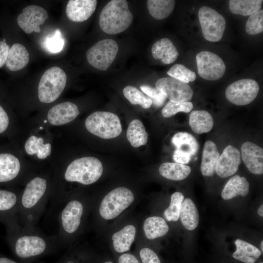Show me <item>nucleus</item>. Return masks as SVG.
<instances>
[{
  "instance_id": "f257e3e1",
  "label": "nucleus",
  "mask_w": 263,
  "mask_h": 263,
  "mask_svg": "<svg viewBox=\"0 0 263 263\" xmlns=\"http://www.w3.org/2000/svg\"><path fill=\"white\" fill-rule=\"evenodd\" d=\"M48 182L41 176L31 179L20 195L18 221L23 227L32 228L39 219L47 203Z\"/></svg>"
},
{
  "instance_id": "f03ea898",
  "label": "nucleus",
  "mask_w": 263,
  "mask_h": 263,
  "mask_svg": "<svg viewBox=\"0 0 263 263\" xmlns=\"http://www.w3.org/2000/svg\"><path fill=\"white\" fill-rule=\"evenodd\" d=\"M5 225L7 241L16 255L21 259L41 255L49 249L53 242L58 241L38 232L34 228L23 227L18 222Z\"/></svg>"
},
{
  "instance_id": "7ed1b4c3",
  "label": "nucleus",
  "mask_w": 263,
  "mask_h": 263,
  "mask_svg": "<svg viewBox=\"0 0 263 263\" xmlns=\"http://www.w3.org/2000/svg\"><path fill=\"white\" fill-rule=\"evenodd\" d=\"M133 16L125 0H112L102 9L99 23L105 33L114 35L126 30L131 24Z\"/></svg>"
},
{
  "instance_id": "20e7f679",
  "label": "nucleus",
  "mask_w": 263,
  "mask_h": 263,
  "mask_svg": "<svg viewBox=\"0 0 263 263\" xmlns=\"http://www.w3.org/2000/svg\"><path fill=\"white\" fill-rule=\"evenodd\" d=\"M103 166L97 158L86 156L77 158L69 164L63 178L68 182L89 185L96 182L103 173Z\"/></svg>"
},
{
  "instance_id": "39448f33",
  "label": "nucleus",
  "mask_w": 263,
  "mask_h": 263,
  "mask_svg": "<svg viewBox=\"0 0 263 263\" xmlns=\"http://www.w3.org/2000/svg\"><path fill=\"white\" fill-rule=\"evenodd\" d=\"M85 126L89 132L103 139H112L122 132L117 115L108 112H95L86 119Z\"/></svg>"
},
{
  "instance_id": "423d86ee",
  "label": "nucleus",
  "mask_w": 263,
  "mask_h": 263,
  "mask_svg": "<svg viewBox=\"0 0 263 263\" xmlns=\"http://www.w3.org/2000/svg\"><path fill=\"white\" fill-rule=\"evenodd\" d=\"M66 82V73L61 68L54 66L47 69L42 75L38 85L39 101L51 103L56 100L63 91Z\"/></svg>"
},
{
  "instance_id": "0eeeda50",
  "label": "nucleus",
  "mask_w": 263,
  "mask_h": 263,
  "mask_svg": "<svg viewBox=\"0 0 263 263\" xmlns=\"http://www.w3.org/2000/svg\"><path fill=\"white\" fill-rule=\"evenodd\" d=\"M83 212L82 202L77 200L67 202L62 209H60L57 216L58 242H63L67 235L76 232L80 225Z\"/></svg>"
},
{
  "instance_id": "6e6552de",
  "label": "nucleus",
  "mask_w": 263,
  "mask_h": 263,
  "mask_svg": "<svg viewBox=\"0 0 263 263\" xmlns=\"http://www.w3.org/2000/svg\"><path fill=\"white\" fill-rule=\"evenodd\" d=\"M134 199V195L129 189L117 188L103 199L99 207L100 215L106 220L114 219L129 207Z\"/></svg>"
},
{
  "instance_id": "1a4fd4ad",
  "label": "nucleus",
  "mask_w": 263,
  "mask_h": 263,
  "mask_svg": "<svg viewBox=\"0 0 263 263\" xmlns=\"http://www.w3.org/2000/svg\"><path fill=\"white\" fill-rule=\"evenodd\" d=\"M198 17L204 38L210 42L220 40L226 26L224 17L215 10L203 6L199 9Z\"/></svg>"
},
{
  "instance_id": "9d476101",
  "label": "nucleus",
  "mask_w": 263,
  "mask_h": 263,
  "mask_svg": "<svg viewBox=\"0 0 263 263\" xmlns=\"http://www.w3.org/2000/svg\"><path fill=\"white\" fill-rule=\"evenodd\" d=\"M118 51V46L113 39H104L98 41L86 53L89 63L94 68L106 71L113 63Z\"/></svg>"
},
{
  "instance_id": "9b49d317",
  "label": "nucleus",
  "mask_w": 263,
  "mask_h": 263,
  "mask_svg": "<svg viewBox=\"0 0 263 263\" xmlns=\"http://www.w3.org/2000/svg\"><path fill=\"white\" fill-rule=\"evenodd\" d=\"M259 91L258 83L250 78L242 79L230 84L225 90L226 99L233 104L243 106L250 104Z\"/></svg>"
},
{
  "instance_id": "f8f14e48",
  "label": "nucleus",
  "mask_w": 263,
  "mask_h": 263,
  "mask_svg": "<svg viewBox=\"0 0 263 263\" xmlns=\"http://www.w3.org/2000/svg\"><path fill=\"white\" fill-rule=\"evenodd\" d=\"M198 74L207 80H216L221 78L225 71V65L223 59L217 55L203 51L196 56Z\"/></svg>"
},
{
  "instance_id": "ddd939ff",
  "label": "nucleus",
  "mask_w": 263,
  "mask_h": 263,
  "mask_svg": "<svg viewBox=\"0 0 263 263\" xmlns=\"http://www.w3.org/2000/svg\"><path fill=\"white\" fill-rule=\"evenodd\" d=\"M155 86L169 101L173 102H188L191 99L193 94L188 84L170 76L158 79Z\"/></svg>"
},
{
  "instance_id": "4468645a",
  "label": "nucleus",
  "mask_w": 263,
  "mask_h": 263,
  "mask_svg": "<svg viewBox=\"0 0 263 263\" xmlns=\"http://www.w3.org/2000/svg\"><path fill=\"white\" fill-rule=\"evenodd\" d=\"M49 15L43 8L36 5L25 7L17 18L19 27L27 34L40 32V25L43 24Z\"/></svg>"
},
{
  "instance_id": "2eb2a0df",
  "label": "nucleus",
  "mask_w": 263,
  "mask_h": 263,
  "mask_svg": "<svg viewBox=\"0 0 263 263\" xmlns=\"http://www.w3.org/2000/svg\"><path fill=\"white\" fill-rule=\"evenodd\" d=\"M241 154L238 149L231 145L227 146L217 161L215 172L221 178L235 174L241 163Z\"/></svg>"
},
{
  "instance_id": "dca6fc26",
  "label": "nucleus",
  "mask_w": 263,
  "mask_h": 263,
  "mask_svg": "<svg viewBox=\"0 0 263 263\" xmlns=\"http://www.w3.org/2000/svg\"><path fill=\"white\" fill-rule=\"evenodd\" d=\"M20 195L15 191L0 188V222L5 225L18 222Z\"/></svg>"
},
{
  "instance_id": "f3484780",
  "label": "nucleus",
  "mask_w": 263,
  "mask_h": 263,
  "mask_svg": "<svg viewBox=\"0 0 263 263\" xmlns=\"http://www.w3.org/2000/svg\"><path fill=\"white\" fill-rule=\"evenodd\" d=\"M79 114L77 106L74 103L67 101L53 106L48 111L47 118L52 125L61 126L72 122Z\"/></svg>"
},
{
  "instance_id": "a211bd4d",
  "label": "nucleus",
  "mask_w": 263,
  "mask_h": 263,
  "mask_svg": "<svg viewBox=\"0 0 263 263\" xmlns=\"http://www.w3.org/2000/svg\"><path fill=\"white\" fill-rule=\"evenodd\" d=\"M242 159L248 170L252 173H263V150L256 144L246 142L241 147Z\"/></svg>"
},
{
  "instance_id": "6ab92c4d",
  "label": "nucleus",
  "mask_w": 263,
  "mask_h": 263,
  "mask_svg": "<svg viewBox=\"0 0 263 263\" xmlns=\"http://www.w3.org/2000/svg\"><path fill=\"white\" fill-rule=\"evenodd\" d=\"M21 171L19 158L12 152L0 151V184L10 183L16 180Z\"/></svg>"
},
{
  "instance_id": "aec40b11",
  "label": "nucleus",
  "mask_w": 263,
  "mask_h": 263,
  "mask_svg": "<svg viewBox=\"0 0 263 263\" xmlns=\"http://www.w3.org/2000/svg\"><path fill=\"white\" fill-rule=\"evenodd\" d=\"M97 5L95 0H70L66 8L68 18L74 22H83L94 12Z\"/></svg>"
},
{
  "instance_id": "412c9836",
  "label": "nucleus",
  "mask_w": 263,
  "mask_h": 263,
  "mask_svg": "<svg viewBox=\"0 0 263 263\" xmlns=\"http://www.w3.org/2000/svg\"><path fill=\"white\" fill-rule=\"evenodd\" d=\"M151 54L154 58L161 59L164 64H169L176 60L179 53L172 41L164 38L158 40L153 44Z\"/></svg>"
},
{
  "instance_id": "4be33fe9",
  "label": "nucleus",
  "mask_w": 263,
  "mask_h": 263,
  "mask_svg": "<svg viewBox=\"0 0 263 263\" xmlns=\"http://www.w3.org/2000/svg\"><path fill=\"white\" fill-rule=\"evenodd\" d=\"M219 156L216 144L210 140L206 141L204 146L200 168L203 175L211 176L214 174Z\"/></svg>"
},
{
  "instance_id": "5701e85b",
  "label": "nucleus",
  "mask_w": 263,
  "mask_h": 263,
  "mask_svg": "<svg viewBox=\"0 0 263 263\" xmlns=\"http://www.w3.org/2000/svg\"><path fill=\"white\" fill-rule=\"evenodd\" d=\"M29 61V54L26 48L21 44L15 43L9 49L5 64L9 70L15 72L25 68Z\"/></svg>"
},
{
  "instance_id": "b1692460",
  "label": "nucleus",
  "mask_w": 263,
  "mask_h": 263,
  "mask_svg": "<svg viewBox=\"0 0 263 263\" xmlns=\"http://www.w3.org/2000/svg\"><path fill=\"white\" fill-rule=\"evenodd\" d=\"M249 190V183L244 177L236 175L231 177L225 185L221 193L224 200H229L241 195L245 196Z\"/></svg>"
},
{
  "instance_id": "393cba45",
  "label": "nucleus",
  "mask_w": 263,
  "mask_h": 263,
  "mask_svg": "<svg viewBox=\"0 0 263 263\" xmlns=\"http://www.w3.org/2000/svg\"><path fill=\"white\" fill-rule=\"evenodd\" d=\"M189 125L197 134L209 132L212 129L214 121L211 115L204 110L192 111L189 117Z\"/></svg>"
},
{
  "instance_id": "a878e982",
  "label": "nucleus",
  "mask_w": 263,
  "mask_h": 263,
  "mask_svg": "<svg viewBox=\"0 0 263 263\" xmlns=\"http://www.w3.org/2000/svg\"><path fill=\"white\" fill-rule=\"evenodd\" d=\"M136 228L132 225H127L112 236L113 246L118 253H123L130 250L134 241Z\"/></svg>"
},
{
  "instance_id": "bb28decb",
  "label": "nucleus",
  "mask_w": 263,
  "mask_h": 263,
  "mask_svg": "<svg viewBox=\"0 0 263 263\" xmlns=\"http://www.w3.org/2000/svg\"><path fill=\"white\" fill-rule=\"evenodd\" d=\"M236 250L233 257L245 263H254L262 254L261 251L255 245L241 239L235 242Z\"/></svg>"
},
{
  "instance_id": "cd10ccee",
  "label": "nucleus",
  "mask_w": 263,
  "mask_h": 263,
  "mask_svg": "<svg viewBox=\"0 0 263 263\" xmlns=\"http://www.w3.org/2000/svg\"><path fill=\"white\" fill-rule=\"evenodd\" d=\"M179 217L183 225L187 229L193 230L198 226L199 221L198 211L190 198L184 200Z\"/></svg>"
},
{
  "instance_id": "c85d7f7f",
  "label": "nucleus",
  "mask_w": 263,
  "mask_h": 263,
  "mask_svg": "<svg viewBox=\"0 0 263 263\" xmlns=\"http://www.w3.org/2000/svg\"><path fill=\"white\" fill-rule=\"evenodd\" d=\"M191 171L189 166L176 162L164 163L159 169V173L163 177L173 181L185 179L189 175Z\"/></svg>"
},
{
  "instance_id": "c756f323",
  "label": "nucleus",
  "mask_w": 263,
  "mask_h": 263,
  "mask_svg": "<svg viewBox=\"0 0 263 263\" xmlns=\"http://www.w3.org/2000/svg\"><path fill=\"white\" fill-rule=\"evenodd\" d=\"M143 229L146 237L152 240L165 235L168 232L169 227L163 218L152 216L145 220Z\"/></svg>"
},
{
  "instance_id": "7c9ffc66",
  "label": "nucleus",
  "mask_w": 263,
  "mask_h": 263,
  "mask_svg": "<svg viewBox=\"0 0 263 263\" xmlns=\"http://www.w3.org/2000/svg\"><path fill=\"white\" fill-rule=\"evenodd\" d=\"M25 152L29 155H36L39 159H44L50 155L52 152V146L48 143H44L42 137L31 135L24 144Z\"/></svg>"
},
{
  "instance_id": "2f4dec72",
  "label": "nucleus",
  "mask_w": 263,
  "mask_h": 263,
  "mask_svg": "<svg viewBox=\"0 0 263 263\" xmlns=\"http://www.w3.org/2000/svg\"><path fill=\"white\" fill-rule=\"evenodd\" d=\"M171 142L176 150L188 153L191 156L197 152L199 145L196 139L187 132H178L171 138Z\"/></svg>"
},
{
  "instance_id": "473e14b6",
  "label": "nucleus",
  "mask_w": 263,
  "mask_h": 263,
  "mask_svg": "<svg viewBox=\"0 0 263 263\" xmlns=\"http://www.w3.org/2000/svg\"><path fill=\"white\" fill-rule=\"evenodd\" d=\"M127 137L131 145L135 148L147 143L148 134L140 120L134 119L131 122L127 129Z\"/></svg>"
},
{
  "instance_id": "72a5a7b5",
  "label": "nucleus",
  "mask_w": 263,
  "mask_h": 263,
  "mask_svg": "<svg viewBox=\"0 0 263 263\" xmlns=\"http://www.w3.org/2000/svg\"><path fill=\"white\" fill-rule=\"evenodd\" d=\"M263 2L262 0H230L229 9L235 15L250 16L261 10Z\"/></svg>"
},
{
  "instance_id": "f704fd0d",
  "label": "nucleus",
  "mask_w": 263,
  "mask_h": 263,
  "mask_svg": "<svg viewBox=\"0 0 263 263\" xmlns=\"http://www.w3.org/2000/svg\"><path fill=\"white\" fill-rule=\"evenodd\" d=\"M175 3L173 0H148L147 4L148 11L153 18L163 19L172 13Z\"/></svg>"
},
{
  "instance_id": "c9c22d12",
  "label": "nucleus",
  "mask_w": 263,
  "mask_h": 263,
  "mask_svg": "<svg viewBox=\"0 0 263 263\" xmlns=\"http://www.w3.org/2000/svg\"><path fill=\"white\" fill-rule=\"evenodd\" d=\"M125 97L133 105H140L144 109L150 108L152 101L150 97L146 95L137 88L128 85L123 90Z\"/></svg>"
},
{
  "instance_id": "e433bc0d",
  "label": "nucleus",
  "mask_w": 263,
  "mask_h": 263,
  "mask_svg": "<svg viewBox=\"0 0 263 263\" xmlns=\"http://www.w3.org/2000/svg\"><path fill=\"white\" fill-rule=\"evenodd\" d=\"M65 40L59 29L47 35L43 41L42 46L46 51L50 54H56L63 49Z\"/></svg>"
},
{
  "instance_id": "4c0bfd02",
  "label": "nucleus",
  "mask_w": 263,
  "mask_h": 263,
  "mask_svg": "<svg viewBox=\"0 0 263 263\" xmlns=\"http://www.w3.org/2000/svg\"><path fill=\"white\" fill-rule=\"evenodd\" d=\"M184 200V196L180 192L172 194L170 205L164 212V216L167 221L175 222L179 219Z\"/></svg>"
},
{
  "instance_id": "58836bf2",
  "label": "nucleus",
  "mask_w": 263,
  "mask_h": 263,
  "mask_svg": "<svg viewBox=\"0 0 263 263\" xmlns=\"http://www.w3.org/2000/svg\"><path fill=\"white\" fill-rule=\"evenodd\" d=\"M167 74L174 79L188 83L196 79L195 73L181 64L173 65L167 72Z\"/></svg>"
},
{
  "instance_id": "ea45409f",
  "label": "nucleus",
  "mask_w": 263,
  "mask_h": 263,
  "mask_svg": "<svg viewBox=\"0 0 263 263\" xmlns=\"http://www.w3.org/2000/svg\"><path fill=\"white\" fill-rule=\"evenodd\" d=\"M193 106L191 102H173L169 101L163 108L162 113L163 117L169 118L178 112L188 113L193 109Z\"/></svg>"
},
{
  "instance_id": "a19ab883",
  "label": "nucleus",
  "mask_w": 263,
  "mask_h": 263,
  "mask_svg": "<svg viewBox=\"0 0 263 263\" xmlns=\"http://www.w3.org/2000/svg\"><path fill=\"white\" fill-rule=\"evenodd\" d=\"M245 31L249 35H256L263 31V10L249 16L245 24Z\"/></svg>"
},
{
  "instance_id": "79ce46f5",
  "label": "nucleus",
  "mask_w": 263,
  "mask_h": 263,
  "mask_svg": "<svg viewBox=\"0 0 263 263\" xmlns=\"http://www.w3.org/2000/svg\"><path fill=\"white\" fill-rule=\"evenodd\" d=\"M140 88L150 98L152 104L155 106L160 107L164 104L167 97L161 91L148 85H142Z\"/></svg>"
},
{
  "instance_id": "37998d69",
  "label": "nucleus",
  "mask_w": 263,
  "mask_h": 263,
  "mask_svg": "<svg viewBox=\"0 0 263 263\" xmlns=\"http://www.w3.org/2000/svg\"><path fill=\"white\" fill-rule=\"evenodd\" d=\"M11 119L7 111L0 104V135L7 134L11 128Z\"/></svg>"
},
{
  "instance_id": "c03bdc74",
  "label": "nucleus",
  "mask_w": 263,
  "mask_h": 263,
  "mask_svg": "<svg viewBox=\"0 0 263 263\" xmlns=\"http://www.w3.org/2000/svg\"><path fill=\"white\" fill-rule=\"evenodd\" d=\"M142 263H161L157 254L152 249L144 247L139 252Z\"/></svg>"
},
{
  "instance_id": "a18cd8bd",
  "label": "nucleus",
  "mask_w": 263,
  "mask_h": 263,
  "mask_svg": "<svg viewBox=\"0 0 263 263\" xmlns=\"http://www.w3.org/2000/svg\"><path fill=\"white\" fill-rule=\"evenodd\" d=\"M9 49V46L6 43L5 38L0 41V68L6 63Z\"/></svg>"
},
{
  "instance_id": "49530a36",
  "label": "nucleus",
  "mask_w": 263,
  "mask_h": 263,
  "mask_svg": "<svg viewBox=\"0 0 263 263\" xmlns=\"http://www.w3.org/2000/svg\"><path fill=\"white\" fill-rule=\"evenodd\" d=\"M191 157L188 153L177 150H175L173 155V160L176 163L185 165L189 162Z\"/></svg>"
},
{
  "instance_id": "de8ad7c7",
  "label": "nucleus",
  "mask_w": 263,
  "mask_h": 263,
  "mask_svg": "<svg viewBox=\"0 0 263 263\" xmlns=\"http://www.w3.org/2000/svg\"><path fill=\"white\" fill-rule=\"evenodd\" d=\"M118 263H140L137 258L130 253H125L119 256Z\"/></svg>"
},
{
  "instance_id": "09e8293b",
  "label": "nucleus",
  "mask_w": 263,
  "mask_h": 263,
  "mask_svg": "<svg viewBox=\"0 0 263 263\" xmlns=\"http://www.w3.org/2000/svg\"><path fill=\"white\" fill-rule=\"evenodd\" d=\"M0 263H18L16 261L9 258L1 257H0Z\"/></svg>"
},
{
  "instance_id": "8fccbe9b",
  "label": "nucleus",
  "mask_w": 263,
  "mask_h": 263,
  "mask_svg": "<svg viewBox=\"0 0 263 263\" xmlns=\"http://www.w3.org/2000/svg\"><path fill=\"white\" fill-rule=\"evenodd\" d=\"M258 214L261 217L263 216V205H262L258 209Z\"/></svg>"
},
{
  "instance_id": "3c124183",
  "label": "nucleus",
  "mask_w": 263,
  "mask_h": 263,
  "mask_svg": "<svg viewBox=\"0 0 263 263\" xmlns=\"http://www.w3.org/2000/svg\"><path fill=\"white\" fill-rule=\"evenodd\" d=\"M260 247H261L262 252H263V241H262V242L261 243Z\"/></svg>"
},
{
  "instance_id": "603ef678",
  "label": "nucleus",
  "mask_w": 263,
  "mask_h": 263,
  "mask_svg": "<svg viewBox=\"0 0 263 263\" xmlns=\"http://www.w3.org/2000/svg\"><path fill=\"white\" fill-rule=\"evenodd\" d=\"M104 263H113L111 261H107L106 262H105Z\"/></svg>"
},
{
  "instance_id": "864d4df0",
  "label": "nucleus",
  "mask_w": 263,
  "mask_h": 263,
  "mask_svg": "<svg viewBox=\"0 0 263 263\" xmlns=\"http://www.w3.org/2000/svg\"><path fill=\"white\" fill-rule=\"evenodd\" d=\"M259 263H263V262H260Z\"/></svg>"
}]
</instances>
